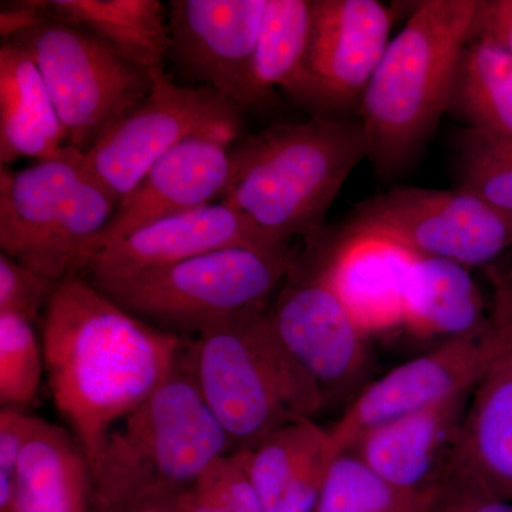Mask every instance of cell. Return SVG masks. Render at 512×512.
<instances>
[{"label":"cell","mask_w":512,"mask_h":512,"mask_svg":"<svg viewBox=\"0 0 512 512\" xmlns=\"http://www.w3.org/2000/svg\"><path fill=\"white\" fill-rule=\"evenodd\" d=\"M286 254L289 242L266 234L227 202L205 205L138 229L96 252L83 278H116L178 264L227 248Z\"/></svg>","instance_id":"2e32d148"},{"label":"cell","mask_w":512,"mask_h":512,"mask_svg":"<svg viewBox=\"0 0 512 512\" xmlns=\"http://www.w3.org/2000/svg\"><path fill=\"white\" fill-rule=\"evenodd\" d=\"M10 480L5 512H93L89 458L76 437L39 417Z\"/></svg>","instance_id":"44dd1931"},{"label":"cell","mask_w":512,"mask_h":512,"mask_svg":"<svg viewBox=\"0 0 512 512\" xmlns=\"http://www.w3.org/2000/svg\"><path fill=\"white\" fill-rule=\"evenodd\" d=\"M295 256L227 248L116 278L87 279L138 319L175 335H202L268 311Z\"/></svg>","instance_id":"52a82bcc"},{"label":"cell","mask_w":512,"mask_h":512,"mask_svg":"<svg viewBox=\"0 0 512 512\" xmlns=\"http://www.w3.org/2000/svg\"><path fill=\"white\" fill-rule=\"evenodd\" d=\"M119 201L66 146L32 167H0V249L57 284L79 278L87 249Z\"/></svg>","instance_id":"8992f818"},{"label":"cell","mask_w":512,"mask_h":512,"mask_svg":"<svg viewBox=\"0 0 512 512\" xmlns=\"http://www.w3.org/2000/svg\"><path fill=\"white\" fill-rule=\"evenodd\" d=\"M346 234L387 238L471 269L493 265L512 247V215L458 188L400 187L360 202Z\"/></svg>","instance_id":"30bf717a"},{"label":"cell","mask_w":512,"mask_h":512,"mask_svg":"<svg viewBox=\"0 0 512 512\" xmlns=\"http://www.w3.org/2000/svg\"><path fill=\"white\" fill-rule=\"evenodd\" d=\"M490 279L498 349L468 400L453 467L512 503V281L497 268Z\"/></svg>","instance_id":"e0dca14e"},{"label":"cell","mask_w":512,"mask_h":512,"mask_svg":"<svg viewBox=\"0 0 512 512\" xmlns=\"http://www.w3.org/2000/svg\"><path fill=\"white\" fill-rule=\"evenodd\" d=\"M394 16L377 0H312L301 106L328 117L359 106L392 40Z\"/></svg>","instance_id":"7c38bea8"},{"label":"cell","mask_w":512,"mask_h":512,"mask_svg":"<svg viewBox=\"0 0 512 512\" xmlns=\"http://www.w3.org/2000/svg\"><path fill=\"white\" fill-rule=\"evenodd\" d=\"M232 450L202 399L185 346L171 376L104 439L92 464L93 512L168 500Z\"/></svg>","instance_id":"277c9868"},{"label":"cell","mask_w":512,"mask_h":512,"mask_svg":"<svg viewBox=\"0 0 512 512\" xmlns=\"http://www.w3.org/2000/svg\"><path fill=\"white\" fill-rule=\"evenodd\" d=\"M490 311L466 266L414 256L407 286L404 328L417 338H466L484 332Z\"/></svg>","instance_id":"603a6c76"},{"label":"cell","mask_w":512,"mask_h":512,"mask_svg":"<svg viewBox=\"0 0 512 512\" xmlns=\"http://www.w3.org/2000/svg\"><path fill=\"white\" fill-rule=\"evenodd\" d=\"M57 285L8 255H0V313L16 315L37 325Z\"/></svg>","instance_id":"f546056e"},{"label":"cell","mask_w":512,"mask_h":512,"mask_svg":"<svg viewBox=\"0 0 512 512\" xmlns=\"http://www.w3.org/2000/svg\"><path fill=\"white\" fill-rule=\"evenodd\" d=\"M414 252L376 235L345 234L320 272L367 336L404 325Z\"/></svg>","instance_id":"d6986e66"},{"label":"cell","mask_w":512,"mask_h":512,"mask_svg":"<svg viewBox=\"0 0 512 512\" xmlns=\"http://www.w3.org/2000/svg\"><path fill=\"white\" fill-rule=\"evenodd\" d=\"M237 140L228 134L195 137L160 158L121 198L106 228L94 238L84 256L82 274L89 259L107 245L164 218L210 205L215 198L222 200Z\"/></svg>","instance_id":"9a60e30c"},{"label":"cell","mask_w":512,"mask_h":512,"mask_svg":"<svg viewBox=\"0 0 512 512\" xmlns=\"http://www.w3.org/2000/svg\"><path fill=\"white\" fill-rule=\"evenodd\" d=\"M39 325L50 396L92 466L109 431L171 376L187 340L83 276L57 285Z\"/></svg>","instance_id":"6da1fadb"},{"label":"cell","mask_w":512,"mask_h":512,"mask_svg":"<svg viewBox=\"0 0 512 512\" xmlns=\"http://www.w3.org/2000/svg\"><path fill=\"white\" fill-rule=\"evenodd\" d=\"M96 512H173L167 501H148V503H141L130 505V507L119 508V510L110 511H96Z\"/></svg>","instance_id":"e575fe53"},{"label":"cell","mask_w":512,"mask_h":512,"mask_svg":"<svg viewBox=\"0 0 512 512\" xmlns=\"http://www.w3.org/2000/svg\"><path fill=\"white\" fill-rule=\"evenodd\" d=\"M508 275H510V278H511V281H512V268L511 269H508Z\"/></svg>","instance_id":"d590c367"},{"label":"cell","mask_w":512,"mask_h":512,"mask_svg":"<svg viewBox=\"0 0 512 512\" xmlns=\"http://www.w3.org/2000/svg\"><path fill=\"white\" fill-rule=\"evenodd\" d=\"M9 40L20 43L35 60L67 146L82 153L136 109L153 87L151 72L128 62L87 30L60 20L43 18Z\"/></svg>","instance_id":"ba28073f"},{"label":"cell","mask_w":512,"mask_h":512,"mask_svg":"<svg viewBox=\"0 0 512 512\" xmlns=\"http://www.w3.org/2000/svg\"><path fill=\"white\" fill-rule=\"evenodd\" d=\"M266 0H171L170 55L180 73L210 87L239 109L272 101L259 89L255 53Z\"/></svg>","instance_id":"8fae6325"},{"label":"cell","mask_w":512,"mask_h":512,"mask_svg":"<svg viewBox=\"0 0 512 512\" xmlns=\"http://www.w3.org/2000/svg\"><path fill=\"white\" fill-rule=\"evenodd\" d=\"M66 133L45 80L28 50L15 40L0 43V164L19 158L57 156Z\"/></svg>","instance_id":"7402d4cb"},{"label":"cell","mask_w":512,"mask_h":512,"mask_svg":"<svg viewBox=\"0 0 512 512\" xmlns=\"http://www.w3.org/2000/svg\"><path fill=\"white\" fill-rule=\"evenodd\" d=\"M448 111L467 128L512 137V56L487 37H471Z\"/></svg>","instance_id":"d4e9b609"},{"label":"cell","mask_w":512,"mask_h":512,"mask_svg":"<svg viewBox=\"0 0 512 512\" xmlns=\"http://www.w3.org/2000/svg\"><path fill=\"white\" fill-rule=\"evenodd\" d=\"M146 99L84 151V163L120 201L165 154L191 138L239 136L244 110L204 86H180L165 73L151 72Z\"/></svg>","instance_id":"9c48e42d"},{"label":"cell","mask_w":512,"mask_h":512,"mask_svg":"<svg viewBox=\"0 0 512 512\" xmlns=\"http://www.w3.org/2000/svg\"><path fill=\"white\" fill-rule=\"evenodd\" d=\"M478 6L480 0H424L390 40L359 104L367 158L383 177L413 164L450 109Z\"/></svg>","instance_id":"3957f363"},{"label":"cell","mask_w":512,"mask_h":512,"mask_svg":"<svg viewBox=\"0 0 512 512\" xmlns=\"http://www.w3.org/2000/svg\"><path fill=\"white\" fill-rule=\"evenodd\" d=\"M427 512H512V503L495 495L477 478L451 467Z\"/></svg>","instance_id":"4dcf8cb0"},{"label":"cell","mask_w":512,"mask_h":512,"mask_svg":"<svg viewBox=\"0 0 512 512\" xmlns=\"http://www.w3.org/2000/svg\"><path fill=\"white\" fill-rule=\"evenodd\" d=\"M165 501L173 512H229L195 483Z\"/></svg>","instance_id":"836d02e7"},{"label":"cell","mask_w":512,"mask_h":512,"mask_svg":"<svg viewBox=\"0 0 512 512\" xmlns=\"http://www.w3.org/2000/svg\"><path fill=\"white\" fill-rule=\"evenodd\" d=\"M339 454L330 430L293 420L249 448V471L265 512H313Z\"/></svg>","instance_id":"ffe728a7"},{"label":"cell","mask_w":512,"mask_h":512,"mask_svg":"<svg viewBox=\"0 0 512 512\" xmlns=\"http://www.w3.org/2000/svg\"><path fill=\"white\" fill-rule=\"evenodd\" d=\"M187 356L202 399L234 450H249L284 424L313 419L326 407L268 311L195 336Z\"/></svg>","instance_id":"5b68a950"},{"label":"cell","mask_w":512,"mask_h":512,"mask_svg":"<svg viewBox=\"0 0 512 512\" xmlns=\"http://www.w3.org/2000/svg\"><path fill=\"white\" fill-rule=\"evenodd\" d=\"M458 190L512 215V137L466 128L457 144Z\"/></svg>","instance_id":"83f0119b"},{"label":"cell","mask_w":512,"mask_h":512,"mask_svg":"<svg viewBox=\"0 0 512 512\" xmlns=\"http://www.w3.org/2000/svg\"><path fill=\"white\" fill-rule=\"evenodd\" d=\"M312 0H266L255 53V77L269 101L281 87L301 104L311 33Z\"/></svg>","instance_id":"484cf974"},{"label":"cell","mask_w":512,"mask_h":512,"mask_svg":"<svg viewBox=\"0 0 512 512\" xmlns=\"http://www.w3.org/2000/svg\"><path fill=\"white\" fill-rule=\"evenodd\" d=\"M471 393L380 424L362 434L350 451L390 483L406 490H436L453 467Z\"/></svg>","instance_id":"ac0fdd59"},{"label":"cell","mask_w":512,"mask_h":512,"mask_svg":"<svg viewBox=\"0 0 512 512\" xmlns=\"http://www.w3.org/2000/svg\"><path fill=\"white\" fill-rule=\"evenodd\" d=\"M45 369L42 340L35 325L0 313V404L25 410L35 402Z\"/></svg>","instance_id":"f1b7e54d"},{"label":"cell","mask_w":512,"mask_h":512,"mask_svg":"<svg viewBox=\"0 0 512 512\" xmlns=\"http://www.w3.org/2000/svg\"><path fill=\"white\" fill-rule=\"evenodd\" d=\"M474 35L487 37L512 56V0H480Z\"/></svg>","instance_id":"d6a6232c"},{"label":"cell","mask_w":512,"mask_h":512,"mask_svg":"<svg viewBox=\"0 0 512 512\" xmlns=\"http://www.w3.org/2000/svg\"><path fill=\"white\" fill-rule=\"evenodd\" d=\"M268 313L279 339L326 404L348 393L365 375L367 335L326 284L320 268L303 271L295 259Z\"/></svg>","instance_id":"4fadbf2b"},{"label":"cell","mask_w":512,"mask_h":512,"mask_svg":"<svg viewBox=\"0 0 512 512\" xmlns=\"http://www.w3.org/2000/svg\"><path fill=\"white\" fill-rule=\"evenodd\" d=\"M367 157L360 120L313 116L274 124L232 146L231 178L221 201L282 241L313 237Z\"/></svg>","instance_id":"7a4b0ae2"},{"label":"cell","mask_w":512,"mask_h":512,"mask_svg":"<svg viewBox=\"0 0 512 512\" xmlns=\"http://www.w3.org/2000/svg\"><path fill=\"white\" fill-rule=\"evenodd\" d=\"M45 18L92 33L148 72L170 55L168 8L160 0H35Z\"/></svg>","instance_id":"cb8c5ba5"},{"label":"cell","mask_w":512,"mask_h":512,"mask_svg":"<svg viewBox=\"0 0 512 512\" xmlns=\"http://www.w3.org/2000/svg\"><path fill=\"white\" fill-rule=\"evenodd\" d=\"M439 488L406 490L353 451H342L330 463L313 512H427Z\"/></svg>","instance_id":"4316f807"},{"label":"cell","mask_w":512,"mask_h":512,"mask_svg":"<svg viewBox=\"0 0 512 512\" xmlns=\"http://www.w3.org/2000/svg\"><path fill=\"white\" fill-rule=\"evenodd\" d=\"M37 417L25 410L2 407L0 410V474L12 477L26 441L35 427Z\"/></svg>","instance_id":"1f68e13d"},{"label":"cell","mask_w":512,"mask_h":512,"mask_svg":"<svg viewBox=\"0 0 512 512\" xmlns=\"http://www.w3.org/2000/svg\"><path fill=\"white\" fill-rule=\"evenodd\" d=\"M497 349V330L488 318L484 332L446 340L370 383L330 430L336 451L350 450L362 434L380 424L473 392Z\"/></svg>","instance_id":"5bb4252c"}]
</instances>
